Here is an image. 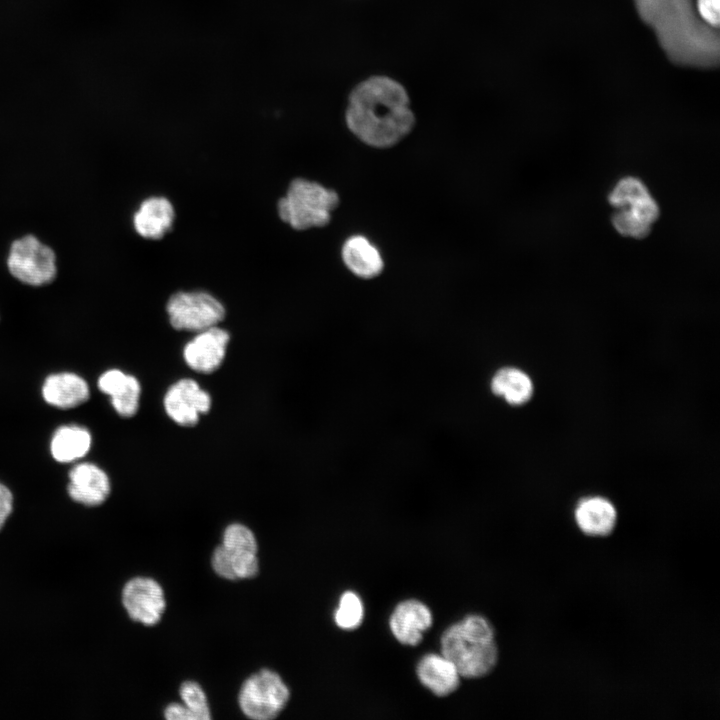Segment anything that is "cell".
<instances>
[{"instance_id": "cell-11", "label": "cell", "mask_w": 720, "mask_h": 720, "mask_svg": "<svg viewBox=\"0 0 720 720\" xmlns=\"http://www.w3.org/2000/svg\"><path fill=\"white\" fill-rule=\"evenodd\" d=\"M110 490L107 474L93 463H78L69 472L67 491L70 498L77 503L98 506L105 502Z\"/></svg>"}, {"instance_id": "cell-9", "label": "cell", "mask_w": 720, "mask_h": 720, "mask_svg": "<svg viewBox=\"0 0 720 720\" xmlns=\"http://www.w3.org/2000/svg\"><path fill=\"white\" fill-rule=\"evenodd\" d=\"M211 397L192 379H181L174 383L164 397L167 415L181 426H194L200 414L210 410Z\"/></svg>"}, {"instance_id": "cell-21", "label": "cell", "mask_w": 720, "mask_h": 720, "mask_svg": "<svg viewBox=\"0 0 720 720\" xmlns=\"http://www.w3.org/2000/svg\"><path fill=\"white\" fill-rule=\"evenodd\" d=\"M364 616V607L360 597L352 591L342 594L334 619L338 627L346 630L357 628Z\"/></svg>"}, {"instance_id": "cell-12", "label": "cell", "mask_w": 720, "mask_h": 720, "mask_svg": "<svg viewBox=\"0 0 720 720\" xmlns=\"http://www.w3.org/2000/svg\"><path fill=\"white\" fill-rule=\"evenodd\" d=\"M433 622L430 609L418 600H405L399 603L390 617V629L394 637L402 644L417 645Z\"/></svg>"}, {"instance_id": "cell-6", "label": "cell", "mask_w": 720, "mask_h": 720, "mask_svg": "<svg viewBox=\"0 0 720 720\" xmlns=\"http://www.w3.org/2000/svg\"><path fill=\"white\" fill-rule=\"evenodd\" d=\"M7 266L14 278L30 286L49 284L57 274L54 251L33 235L11 244Z\"/></svg>"}, {"instance_id": "cell-17", "label": "cell", "mask_w": 720, "mask_h": 720, "mask_svg": "<svg viewBox=\"0 0 720 720\" xmlns=\"http://www.w3.org/2000/svg\"><path fill=\"white\" fill-rule=\"evenodd\" d=\"M173 206L163 197L144 200L135 213L133 223L139 235L148 239H160L174 221Z\"/></svg>"}, {"instance_id": "cell-8", "label": "cell", "mask_w": 720, "mask_h": 720, "mask_svg": "<svg viewBox=\"0 0 720 720\" xmlns=\"http://www.w3.org/2000/svg\"><path fill=\"white\" fill-rule=\"evenodd\" d=\"M122 604L128 616L145 626L160 622L166 608L161 585L149 577H134L122 589Z\"/></svg>"}, {"instance_id": "cell-2", "label": "cell", "mask_w": 720, "mask_h": 720, "mask_svg": "<svg viewBox=\"0 0 720 720\" xmlns=\"http://www.w3.org/2000/svg\"><path fill=\"white\" fill-rule=\"evenodd\" d=\"M441 651L466 678L488 674L498 658L494 629L480 615H469L448 627L441 637Z\"/></svg>"}, {"instance_id": "cell-15", "label": "cell", "mask_w": 720, "mask_h": 720, "mask_svg": "<svg viewBox=\"0 0 720 720\" xmlns=\"http://www.w3.org/2000/svg\"><path fill=\"white\" fill-rule=\"evenodd\" d=\"M416 671L420 682L437 696L451 694L460 683L461 676L456 666L442 654L425 655Z\"/></svg>"}, {"instance_id": "cell-28", "label": "cell", "mask_w": 720, "mask_h": 720, "mask_svg": "<svg viewBox=\"0 0 720 720\" xmlns=\"http://www.w3.org/2000/svg\"><path fill=\"white\" fill-rule=\"evenodd\" d=\"M164 716L168 720H195L192 713L182 703H171L166 706Z\"/></svg>"}, {"instance_id": "cell-4", "label": "cell", "mask_w": 720, "mask_h": 720, "mask_svg": "<svg viewBox=\"0 0 720 720\" xmlns=\"http://www.w3.org/2000/svg\"><path fill=\"white\" fill-rule=\"evenodd\" d=\"M612 224L623 236L636 239L648 235L659 216V208L646 186L637 178L625 177L609 195Z\"/></svg>"}, {"instance_id": "cell-14", "label": "cell", "mask_w": 720, "mask_h": 720, "mask_svg": "<svg viewBox=\"0 0 720 720\" xmlns=\"http://www.w3.org/2000/svg\"><path fill=\"white\" fill-rule=\"evenodd\" d=\"M579 529L589 536H607L617 523L614 504L601 496L583 498L574 512Z\"/></svg>"}, {"instance_id": "cell-26", "label": "cell", "mask_w": 720, "mask_h": 720, "mask_svg": "<svg viewBox=\"0 0 720 720\" xmlns=\"http://www.w3.org/2000/svg\"><path fill=\"white\" fill-rule=\"evenodd\" d=\"M698 10L702 18L713 26L719 24V0H698Z\"/></svg>"}, {"instance_id": "cell-3", "label": "cell", "mask_w": 720, "mask_h": 720, "mask_svg": "<svg viewBox=\"0 0 720 720\" xmlns=\"http://www.w3.org/2000/svg\"><path fill=\"white\" fill-rule=\"evenodd\" d=\"M339 204L336 191L303 178L294 179L285 197L278 202L280 218L292 228L323 227Z\"/></svg>"}, {"instance_id": "cell-5", "label": "cell", "mask_w": 720, "mask_h": 720, "mask_svg": "<svg viewBox=\"0 0 720 720\" xmlns=\"http://www.w3.org/2000/svg\"><path fill=\"white\" fill-rule=\"evenodd\" d=\"M289 697V688L280 675L270 669H261L243 682L238 702L248 718L270 720L285 708Z\"/></svg>"}, {"instance_id": "cell-18", "label": "cell", "mask_w": 720, "mask_h": 720, "mask_svg": "<svg viewBox=\"0 0 720 720\" xmlns=\"http://www.w3.org/2000/svg\"><path fill=\"white\" fill-rule=\"evenodd\" d=\"M491 392L515 407L527 404L533 397L534 384L530 376L516 367H503L490 381Z\"/></svg>"}, {"instance_id": "cell-19", "label": "cell", "mask_w": 720, "mask_h": 720, "mask_svg": "<svg viewBox=\"0 0 720 720\" xmlns=\"http://www.w3.org/2000/svg\"><path fill=\"white\" fill-rule=\"evenodd\" d=\"M211 565L217 575L227 580L252 578L259 570L257 553L228 549L222 544L215 548Z\"/></svg>"}, {"instance_id": "cell-16", "label": "cell", "mask_w": 720, "mask_h": 720, "mask_svg": "<svg viewBox=\"0 0 720 720\" xmlns=\"http://www.w3.org/2000/svg\"><path fill=\"white\" fill-rule=\"evenodd\" d=\"M341 256L348 270L362 279L377 277L384 267L379 250L362 235L349 237L342 246Z\"/></svg>"}, {"instance_id": "cell-24", "label": "cell", "mask_w": 720, "mask_h": 720, "mask_svg": "<svg viewBox=\"0 0 720 720\" xmlns=\"http://www.w3.org/2000/svg\"><path fill=\"white\" fill-rule=\"evenodd\" d=\"M224 547L232 550L257 553L258 544L254 533L245 525L234 523L226 527L222 537Z\"/></svg>"}, {"instance_id": "cell-27", "label": "cell", "mask_w": 720, "mask_h": 720, "mask_svg": "<svg viewBox=\"0 0 720 720\" xmlns=\"http://www.w3.org/2000/svg\"><path fill=\"white\" fill-rule=\"evenodd\" d=\"M13 510V495L10 489L0 482V529L4 526Z\"/></svg>"}, {"instance_id": "cell-22", "label": "cell", "mask_w": 720, "mask_h": 720, "mask_svg": "<svg viewBox=\"0 0 720 720\" xmlns=\"http://www.w3.org/2000/svg\"><path fill=\"white\" fill-rule=\"evenodd\" d=\"M179 694L182 704L192 713L195 720L211 718L206 694L197 682L191 680L183 682Z\"/></svg>"}, {"instance_id": "cell-13", "label": "cell", "mask_w": 720, "mask_h": 720, "mask_svg": "<svg viewBox=\"0 0 720 720\" xmlns=\"http://www.w3.org/2000/svg\"><path fill=\"white\" fill-rule=\"evenodd\" d=\"M87 382L71 372L54 373L46 377L42 385V396L51 406L60 409L75 408L89 398Z\"/></svg>"}, {"instance_id": "cell-25", "label": "cell", "mask_w": 720, "mask_h": 720, "mask_svg": "<svg viewBox=\"0 0 720 720\" xmlns=\"http://www.w3.org/2000/svg\"><path fill=\"white\" fill-rule=\"evenodd\" d=\"M128 374L121 370L111 369L104 372L98 379V388L110 397L116 394L126 383Z\"/></svg>"}, {"instance_id": "cell-7", "label": "cell", "mask_w": 720, "mask_h": 720, "mask_svg": "<svg viewBox=\"0 0 720 720\" xmlns=\"http://www.w3.org/2000/svg\"><path fill=\"white\" fill-rule=\"evenodd\" d=\"M171 325L177 330L202 331L225 316L222 304L206 292H178L167 303Z\"/></svg>"}, {"instance_id": "cell-10", "label": "cell", "mask_w": 720, "mask_h": 720, "mask_svg": "<svg viewBox=\"0 0 720 720\" xmlns=\"http://www.w3.org/2000/svg\"><path fill=\"white\" fill-rule=\"evenodd\" d=\"M230 336L216 326L200 331L184 350L186 364L201 373H212L222 364Z\"/></svg>"}, {"instance_id": "cell-1", "label": "cell", "mask_w": 720, "mask_h": 720, "mask_svg": "<svg viewBox=\"0 0 720 720\" xmlns=\"http://www.w3.org/2000/svg\"><path fill=\"white\" fill-rule=\"evenodd\" d=\"M345 119L361 142L380 149L399 143L415 125L405 88L386 76L370 77L352 90Z\"/></svg>"}, {"instance_id": "cell-20", "label": "cell", "mask_w": 720, "mask_h": 720, "mask_svg": "<svg viewBox=\"0 0 720 720\" xmlns=\"http://www.w3.org/2000/svg\"><path fill=\"white\" fill-rule=\"evenodd\" d=\"M92 438L88 429L78 425H64L53 434L50 451L60 463H70L84 457L90 450Z\"/></svg>"}, {"instance_id": "cell-23", "label": "cell", "mask_w": 720, "mask_h": 720, "mask_svg": "<svg viewBox=\"0 0 720 720\" xmlns=\"http://www.w3.org/2000/svg\"><path fill=\"white\" fill-rule=\"evenodd\" d=\"M141 393L140 383L132 375H128L125 385L116 394L111 396V404L122 417H132L139 406Z\"/></svg>"}]
</instances>
